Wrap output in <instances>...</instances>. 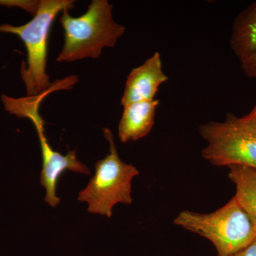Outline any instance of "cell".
<instances>
[{
	"label": "cell",
	"mask_w": 256,
	"mask_h": 256,
	"mask_svg": "<svg viewBox=\"0 0 256 256\" xmlns=\"http://www.w3.org/2000/svg\"><path fill=\"white\" fill-rule=\"evenodd\" d=\"M73 0H41L38 11L30 22L22 26L0 25V32L18 35L28 50V62H22L21 76L26 89V97H37L63 89L77 82L76 77L53 84L46 73L48 40L57 15L74 9Z\"/></svg>",
	"instance_id": "obj_1"
},
{
	"label": "cell",
	"mask_w": 256,
	"mask_h": 256,
	"mask_svg": "<svg viewBox=\"0 0 256 256\" xmlns=\"http://www.w3.org/2000/svg\"><path fill=\"white\" fill-rule=\"evenodd\" d=\"M114 6L108 0H94L85 14L73 18L64 10L60 18L64 45L58 62L98 58L106 48L116 46L126 28L114 20Z\"/></svg>",
	"instance_id": "obj_2"
},
{
	"label": "cell",
	"mask_w": 256,
	"mask_h": 256,
	"mask_svg": "<svg viewBox=\"0 0 256 256\" xmlns=\"http://www.w3.org/2000/svg\"><path fill=\"white\" fill-rule=\"evenodd\" d=\"M175 225L204 237L214 245L218 256H232L256 240V226L235 198L213 213L184 210Z\"/></svg>",
	"instance_id": "obj_3"
},
{
	"label": "cell",
	"mask_w": 256,
	"mask_h": 256,
	"mask_svg": "<svg viewBox=\"0 0 256 256\" xmlns=\"http://www.w3.org/2000/svg\"><path fill=\"white\" fill-rule=\"evenodd\" d=\"M104 136L110 152L96 162L95 175L79 194L78 201L88 203L89 213L111 218L118 204H132V182L140 173L136 166L120 159L110 130H104Z\"/></svg>",
	"instance_id": "obj_4"
},
{
	"label": "cell",
	"mask_w": 256,
	"mask_h": 256,
	"mask_svg": "<svg viewBox=\"0 0 256 256\" xmlns=\"http://www.w3.org/2000/svg\"><path fill=\"white\" fill-rule=\"evenodd\" d=\"M200 133L207 143L202 156L210 164L256 169V130L242 118L228 114L224 122L202 124Z\"/></svg>",
	"instance_id": "obj_5"
},
{
	"label": "cell",
	"mask_w": 256,
	"mask_h": 256,
	"mask_svg": "<svg viewBox=\"0 0 256 256\" xmlns=\"http://www.w3.org/2000/svg\"><path fill=\"white\" fill-rule=\"evenodd\" d=\"M40 109L38 107L32 108L26 112L25 118L32 121L40 138L43 160L40 183L46 190L44 201L50 206L56 208L60 202L56 195L57 188L64 173L66 170H70L80 174L89 175L90 171L82 162L78 161L76 151L69 150L66 156H62L58 152L54 150L45 134V122L40 114Z\"/></svg>",
	"instance_id": "obj_6"
},
{
	"label": "cell",
	"mask_w": 256,
	"mask_h": 256,
	"mask_svg": "<svg viewBox=\"0 0 256 256\" xmlns=\"http://www.w3.org/2000/svg\"><path fill=\"white\" fill-rule=\"evenodd\" d=\"M168 80L163 72L161 55L156 52L129 74L121 104L126 107L134 102L156 100L160 87Z\"/></svg>",
	"instance_id": "obj_7"
},
{
	"label": "cell",
	"mask_w": 256,
	"mask_h": 256,
	"mask_svg": "<svg viewBox=\"0 0 256 256\" xmlns=\"http://www.w3.org/2000/svg\"><path fill=\"white\" fill-rule=\"evenodd\" d=\"M160 101H142L124 107L120 121L118 136L122 143L138 141L146 137L152 130L156 109Z\"/></svg>",
	"instance_id": "obj_8"
},
{
	"label": "cell",
	"mask_w": 256,
	"mask_h": 256,
	"mask_svg": "<svg viewBox=\"0 0 256 256\" xmlns=\"http://www.w3.org/2000/svg\"><path fill=\"white\" fill-rule=\"evenodd\" d=\"M230 48L239 60L256 50V2L248 6L234 20Z\"/></svg>",
	"instance_id": "obj_9"
},
{
	"label": "cell",
	"mask_w": 256,
	"mask_h": 256,
	"mask_svg": "<svg viewBox=\"0 0 256 256\" xmlns=\"http://www.w3.org/2000/svg\"><path fill=\"white\" fill-rule=\"evenodd\" d=\"M229 169L228 178L236 186L234 198L256 226V169L245 166Z\"/></svg>",
	"instance_id": "obj_10"
},
{
	"label": "cell",
	"mask_w": 256,
	"mask_h": 256,
	"mask_svg": "<svg viewBox=\"0 0 256 256\" xmlns=\"http://www.w3.org/2000/svg\"><path fill=\"white\" fill-rule=\"evenodd\" d=\"M40 1H18V0H0V5L4 6H18L33 15L36 14Z\"/></svg>",
	"instance_id": "obj_11"
},
{
	"label": "cell",
	"mask_w": 256,
	"mask_h": 256,
	"mask_svg": "<svg viewBox=\"0 0 256 256\" xmlns=\"http://www.w3.org/2000/svg\"><path fill=\"white\" fill-rule=\"evenodd\" d=\"M240 62L244 73L249 78L256 79V50Z\"/></svg>",
	"instance_id": "obj_12"
},
{
	"label": "cell",
	"mask_w": 256,
	"mask_h": 256,
	"mask_svg": "<svg viewBox=\"0 0 256 256\" xmlns=\"http://www.w3.org/2000/svg\"><path fill=\"white\" fill-rule=\"evenodd\" d=\"M232 256H256V240L248 247Z\"/></svg>",
	"instance_id": "obj_13"
},
{
	"label": "cell",
	"mask_w": 256,
	"mask_h": 256,
	"mask_svg": "<svg viewBox=\"0 0 256 256\" xmlns=\"http://www.w3.org/2000/svg\"><path fill=\"white\" fill-rule=\"evenodd\" d=\"M244 120L250 127L254 128L256 130V105L255 108L252 109V112L247 116L242 117Z\"/></svg>",
	"instance_id": "obj_14"
}]
</instances>
